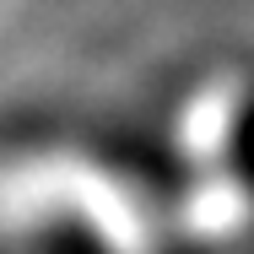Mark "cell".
I'll list each match as a JSON object with an SVG mask.
<instances>
[{"label": "cell", "mask_w": 254, "mask_h": 254, "mask_svg": "<svg viewBox=\"0 0 254 254\" xmlns=\"http://www.w3.org/2000/svg\"><path fill=\"white\" fill-rule=\"evenodd\" d=\"M238 152H244V162H249V173H254V108L238 119Z\"/></svg>", "instance_id": "obj_1"}]
</instances>
